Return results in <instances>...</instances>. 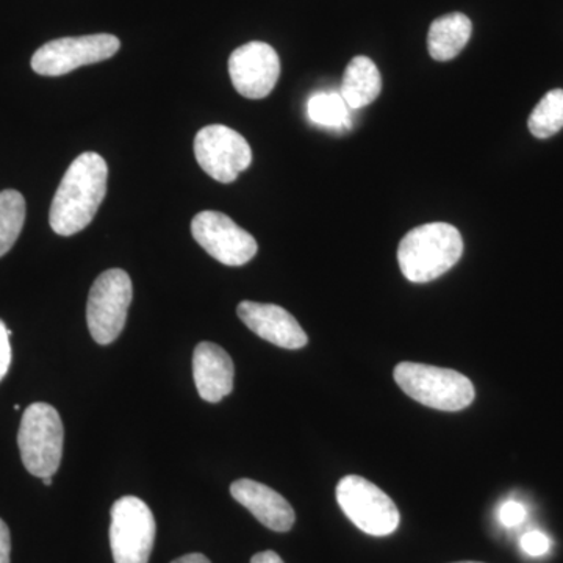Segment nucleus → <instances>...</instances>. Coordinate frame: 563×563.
<instances>
[{
    "label": "nucleus",
    "mask_w": 563,
    "mask_h": 563,
    "mask_svg": "<svg viewBox=\"0 0 563 563\" xmlns=\"http://www.w3.org/2000/svg\"><path fill=\"white\" fill-rule=\"evenodd\" d=\"M107 180L109 166L96 152H85L70 163L52 201V231L70 236L88 228L106 198Z\"/></svg>",
    "instance_id": "obj_1"
},
{
    "label": "nucleus",
    "mask_w": 563,
    "mask_h": 563,
    "mask_svg": "<svg viewBox=\"0 0 563 563\" xmlns=\"http://www.w3.org/2000/svg\"><path fill=\"white\" fill-rule=\"evenodd\" d=\"M462 254L463 239L457 228L429 222L415 228L399 243V268L407 280L426 284L450 272Z\"/></svg>",
    "instance_id": "obj_2"
},
{
    "label": "nucleus",
    "mask_w": 563,
    "mask_h": 563,
    "mask_svg": "<svg viewBox=\"0 0 563 563\" xmlns=\"http://www.w3.org/2000/svg\"><path fill=\"white\" fill-rule=\"evenodd\" d=\"M395 380L413 401L442 412L466 409L476 396L468 377L454 369L422 363H399L395 368Z\"/></svg>",
    "instance_id": "obj_3"
},
{
    "label": "nucleus",
    "mask_w": 563,
    "mask_h": 563,
    "mask_svg": "<svg viewBox=\"0 0 563 563\" xmlns=\"http://www.w3.org/2000/svg\"><path fill=\"white\" fill-rule=\"evenodd\" d=\"M65 429L60 415L46 402H35L22 415L18 444L21 459L33 476L52 477L63 457Z\"/></svg>",
    "instance_id": "obj_4"
},
{
    "label": "nucleus",
    "mask_w": 563,
    "mask_h": 563,
    "mask_svg": "<svg viewBox=\"0 0 563 563\" xmlns=\"http://www.w3.org/2000/svg\"><path fill=\"white\" fill-rule=\"evenodd\" d=\"M336 501L352 523L368 536H390L401 521L390 496L355 474L344 476L336 485Z\"/></svg>",
    "instance_id": "obj_5"
},
{
    "label": "nucleus",
    "mask_w": 563,
    "mask_h": 563,
    "mask_svg": "<svg viewBox=\"0 0 563 563\" xmlns=\"http://www.w3.org/2000/svg\"><path fill=\"white\" fill-rule=\"evenodd\" d=\"M154 514L136 496H124L111 507L110 548L114 563H147L154 548Z\"/></svg>",
    "instance_id": "obj_6"
},
{
    "label": "nucleus",
    "mask_w": 563,
    "mask_h": 563,
    "mask_svg": "<svg viewBox=\"0 0 563 563\" xmlns=\"http://www.w3.org/2000/svg\"><path fill=\"white\" fill-rule=\"evenodd\" d=\"M132 280L122 269H109L92 284L87 303L88 329L99 344L113 343L128 321Z\"/></svg>",
    "instance_id": "obj_7"
},
{
    "label": "nucleus",
    "mask_w": 563,
    "mask_h": 563,
    "mask_svg": "<svg viewBox=\"0 0 563 563\" xmlns=\"http://www.w3.org/2000/svg\"><path fill=\"white\" fill-rule=\"evenodd\" d=\"M120 47L121 41L109 33L54 40L33 54L32 69L40 76H65L81 66L109 60Z\"/></svg>",
    "instance_id": "obj_8"
},
{
    "label": "nucleus",
    "mask_w": 563,
    "mask_h": 563,
    "mask_svg": "<svg viewBox=\"0 0 563 563\" xmlns=\"http://www.w3.org/2000/svg\"><path fill=\"white\" fill-rule=\"evenodd\" d=\"M195 155L203 172L221 184L239 179L252 163L250 143L239 132L221 124L207 125L198 132Z\"/></svg>",
    "instance_id": "obj_9"
},
{
    "label": "nucleus",
    "mask_w": 563,
    "mask_h": 563,
    "mask_svg": "<svg viewBox=\"0 0 563 563\" xmlns=\"http://www.w3.org/2000/svg\"><path fill=\"white\" fill-rule=\"evenodd\" d=\"M192 239L214 261L228 266H243L257 254V242L228 214L206 210L191 221Z\"/></svg>",
    "instance_id": "obj_10"
},
{
    "label": "nucleus",
    "mask_w": 563,
    "mask_h": 563,
    "mask_svg": "<svg viewBox=\"0 0 563 563\" xmlns=\"http://www.w3.org/2000/svg\"><path fill=\"white\" fill-rule=\"evenodd\" d=\"M229 74L233 87L243 98L265 99L279 80V55L269 44L251 41L232 52Z\"/></svg>",
    "instance_id": "obj_11"
},
{
    "label": "nucleus",
    "mask_w": 563,
    "mask_h": 563,
    "mask_svg": "<svg viewBox=\"0 0 563 563\" xmlns=\"http://www.w3.org/2000/svg\"><path fill=\"white\" fill-rule=\"evenodd\" d=\"M236 313L255 335L284 350H301L309 343V336L301 324L279 306L243 301Z\"/></svg>",
    "instance_id": "obj_12"
},
{
    "label": "nucleus",
    "mask_w": 563,
    "mask_h": 563,
    "mask_svg": "<svg viewBox=\"0 0 563 563\" xmlns=\"http://www.w3.org/2000/svg\"><path fill=\"white\" fill-rule=\"evenodd\" d=\"M192 377L203 401H222L233 390L235 368L231 355L218 344L199 343L192 354Z\"/></svg>",
    "instance_id": "obj_13"
},
{
    "label": "nucleus",
    "mask_w": 563,
    "mask_h": 563,
    "mask_svg": "<svg viewBox=\"0 0 563 563\" xmlns=\"http://www.w3.org/2000/svg\"><path fill=\"white\" fill-rule=\"evenodd\" d=\"M231 495L272 531L288 532L295 525L296 515L290 503L266 485L239 479L231 485Z\"/></svg>",
    "instance_id": "obj_14"
},
{
    "label": "nucleus",
    "mask_w": 563,
    "mask_h": 563,
    "mask_svg": "<svg viewBox=\"0 0 563 563\" xmlns=\"http://www.w3.org/2000/svg\"><path fill=\"white\" fill-rule=\"evenodd\" d=\"M383 91V77L368 57H354L343 74L340 95L351 110L363 109L379 98Z\"/></svg>",
    "instance_id": "obj_15"
},
{
    "label": "nucleus",
    "mask_w": 563,
    "mask_h": 563,
    "mask_svg": "<svg viewBox=\"0 0 563 563\" xmlns=\"http://www.w3.org/2000/svg\"><path fill=\"white\" fill-rule=\"evenodd\" d=\"M473 24L463 13H450L432 22L428 49L433 60L450 62L457 57L472 38Z\"/></svg>",
    "instance_id": "obj_16"
},
{
    "label": "nucleus",
    "mask_w": 563,
    "mask_h": 563,
    "mask_svg": "<svg viewBox=\"0 0 563 563\" xmlns=\"http://www.w3.org/2000/svg\"><path fill=\"white\" fill-rule=\"evenodd\" d=\"M25 221V199L20 191L0 192V257L14 246Z\"/></svg>",
    "instance_id": "obj_17"
},
{
    "label": "nucleus",
    "mask_w": 563,
    "mask_h": 563,
    "mask_svg": "<svg viewBox=\"0 0 563 563\" xmlns=\"http://www.w3.org/2000/svg\"><path fill=\"white\" fill-rule=\"evenodd\" d=\"M529 132L536 139L547 140L563 129V90L547 92L537 103L528 120Z\"/></svg>",
    "instance_id": "obj_18"
},
{
    "label": "nucleus",
    "mask_w": 563,
    "mask_h": 563,
    "mask_svg": "<svg viewBox=\"0 0 563 563\" xmlns=\"http://www.w3.org/2000/svg\"><path fill=\"white\" fill-rule=\"evenodd\" d=\"M309 118L317 125L329 129L350 128L351 109L340 92H318L307 106Z\"/></svg>",
    "instance_id": "obj_19"
},
{
    "label": "nucleus",
    "mask_w": 563,
    "mask_h": 563,
    "mask_svg": "<svg viewBox=\"0 0 563 563\" xmlns=\"http://www.w3.org/2000/svg\"><path fill=\"white\" fill-rule=\"evenodd\" d=\"M521 548H523L526 554L539 558V555L547 554L550 551L551 542L543 532L531 531L525 533L523 539H521Z\"/></svg>",
    "instance_id": "obj_20"
},
{
    "label": "nucleus",
    "mask_w": 563,
    "mask_h": 563,
    "mask_svg": "<svg viewBox=\"0 0 563 563\" xmlns=\"http://www.w3.org/2000/svg\"><path fill=\"white\" fill-rule=\"evenodd\" d=\"M526 507L523 504L517 501H507L504 503L501 509H499V521L506 528H515V526H520L526 520Z\"/></svg>",
    "instance_id": "obj_21"
},
{
    "label": "nucleus",
    "mask_w": 563,
    "mask_h": 563,
    "mask_svg": "<svg viewBox=\"0 0 563 563\" xmlns=\"http://www.w3.org/2000/svg\"><path fill=\"white\" fill-rule=\"evenodd\" d=\"M11 335L13 332L7 328L5 322L0 320V380L7 376L11 365Z\"/></svg>",
    "instance_id": "obj_22"
},
{
    "label": "nucleus",
    "mask_w": 563,
    "mask_h": 563,
    "mask_svg": "<svg viewBox=\"0 0 563 563\" xmlns=\"http://www.w3.org/2000/svg\"><path fill=\"white\" fill-rule=\"evenodd\" d=\"M11 539L10 529L0 518V563H10Z\"/></svg>",
    "instance_id": "obj_23"
},
{
    "label": "nucleus",
    "mask_w": 563,
    "mask_h": 563,
    "mask_svg": "<svg viewBox=\"0 0 563 563\" xmlns=\"http://www.w3.org/2000/svg\"><path fill=\"white\" fill-rule=\"evenodd\" d=\"M251 563H284V561L274 551H263V553L255 554Z\"/></svg>",
    "instance_id": "obj_24"
},
{
    "label": "nucleus",
    "mask_w": 563,
    "mask_h": 563,
    "mask_svg": "<svg viewBox=\"0 0 563 563\" xmlns=\"http://www.w3.org/2000/svg\"><path fill=\"white\" fill-rule=\"evenodd\" d=\"M172 563H211V562L203 554L192 553V554L181 555V558L176 559V561H174Z\"/></svg>",
    "instance_id": "obj_25"
},
{
    "label": "nucleus",
    "mask_w": 563,
    "mask_h": 563,
    "mask_svg": "<svg viewBox=\"0 0 563 563\" xmlns=\"http://www.w3.org/2000/svg\"><path fill=\"white\" fill-rule=\"evenodd\" d=\"M41 481H43L44 485H47V487H51V485H52V477H43V479H41Z\"/></svg>",
    "instance_id": "obj_26"
},
{
    "label": "nucleus",
    "mask_w": 563,
    "mask_h": 563,
    "mask_svg": "<svg viewBox=\"0 0 563 563\" xmlns=\"http://www.w3.org/2000/svg\"><path fill=\"white\" fill-rule=\"evenodd\" d=\"M457 563H481V562H457Z\"/></svg>",
    "instance_id": "obj_27"
}]
</instances>
